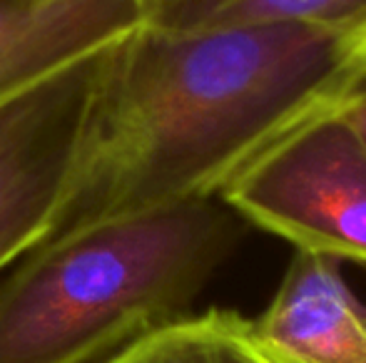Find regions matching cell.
<instances>
[{"label":"cell","mask_w":366,"mask_h":363,"mask_svg":"<svg viewBox=\"0 0 366 363\" xmlns=\"http://www.w3.org/2000/svg\"><path fill=\"white\" fill-rule=\"evenodd\" d=\"M364 70L366 15L212 30L142 20L105 53L48 239L217 197L272 147L342 110Z\"/></svg>","instance_id":"6da1fadb"},{"label":"cell","mask_w":366,"mask_h":363,"mask_svg":"<svg viewBox=\"0 0 366 363\" xmlns=\"http://www.w3.org/2000/svg\"><path fill=\"white\" fill-rule=\"evenodd\" d=\"M242 232L204 197L38 244L0 281V363H100L182 319Z\"/></svg>","instance_id":"7a4b0ae2"},{"label":"cell","mask_w":366,"mask_h":363,"mask_svg":"<svg viewBox=\"0 0 366 363\" xmlns=\"http://www.w3.org/2000/svg\"><path fill=\"white\" fill-rule=\"evenodd\" d=\"M217 197L294 252L366 267V142L342 110L272 147Z\"/></svg>","instance_id":"3957f363"},{"label":"cell","mask_w":366,"mask_h":363,"mask_svg":"<svg viewBox=\"0 0 366 363\" xmlns=\"http://www.w3.org/2000/svg\"><path fill=\"white\" fill-rule=\"evenodd\" d=\"M110 48L0 107V272L53 232Z\"/></svg>","instance_id":"277c9868"},{"label":"cell","mask_w":366,"mask_h":363,"mask_svg":"<svg viewBox=\"0 0 366 363\" xmlns=\"http://www.w3.org/2000/svg\"><path fill=\"white\" fill-rule=\"evenodd\" d=\"M252 331L277 363H366V301L322 254L294 252Z\"/></svg>","instance_id":"5b68a950"},{"label":"cell","mask_w":366,"mask_h":363,"mask_svg":"<svg viewBox=\"0 0 366 363\" xmlns=\"http://www.w3.org/2000/svg\"><path fill=\"white\" fill-rule=\"evenodd\" d=\"M142 20V0H0V107L115 45Z\"/></svg>","instance_id":"8992f818"},{"label":"cell","mask_w":366,"mask_h":363,"mask_svg":"<svg viewBox=\"0 0 366 363\" xmlns=\"http://www.w3.org/2000/svg\"><path fill=\"white\" fill-rule=\"evenodd\" d=\"M100 363H277L262 349L252 319L232 309L187 314L149 331Z\"/></svg>","instance_id":"52a82bcc"},{"label":"cell","mask_w":366,"mask_h":363,"mask_svg":"<svg viewBox=\"0 0 366 363\" xmlns=\"http://www.w3.org/2000/svg\"><path fill=\"white\" fill-rule=\"evenodd\" d=\"M366 15V0H154L145 23L167 30L237 25H334Z\"/></svg>","instance_id":"ba28073f"},{"label":"cell","mask_w":366,"mask_h":363,"mask_svg":"<svg viewBox=\"0 0 366 363\" xmlns=\"http://www.w3.org/2000/svg\"><path fill=\"white\" fill-rule=\"evenodd\" d=\"M342 112H344V117L352 122L354 130L359 132V137L366 142V70L359 75L357 85L349 92Z\"/></svg>","instance_id":"9c48e42d"},{"label":"cell","mask_w":366,"mask_h":363,"mask_svg":"<svg viewBox=\"0 0 366 363\" xmlns=\"http://www.w3.org/2000/svg\"><path fill=\"white\" fill-rule=\"evenodd\" d=\"M154 3V0H142V5H145V10L149 8V5H152Z\"/></svg>","instance_id":"30bf717a"}]
</instances>
